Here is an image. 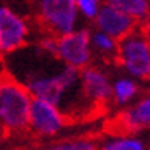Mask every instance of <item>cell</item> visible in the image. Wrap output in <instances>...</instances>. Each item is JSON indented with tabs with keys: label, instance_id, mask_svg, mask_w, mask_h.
<instances>
[{
	"label": "cell",
	"instance_id": "obj_1",
	"mask_svg": "<svg viewBox=\"0 0 150 150\" xmlns=\"http://www.w3.org/2000/svg\"><path fill=\"white\" fill-rule=\"evenodd\" d=\"M4 59L5 73L22 83L34 100L59 106L68 118H86L100 111L83 95L79 71L64 66L56 56L42 52L32 42Z\"/></svg>",
	"mask_w": 150,
	"mask_h": 150
},
{
	"label": "cell",
	"instance_id": "obj_2",
	"mask_svg": "<svg viewBox=\"0 0 150 150\" xmlns=\"http://www.w3.org/2000/svg\"><path fill=\"white\" fill-rule=\"evenodd\" d=\"M39 29L32 12L19 7L12 0H0V56H8L27 47Z\"/></svg>",
	"mask_w": 150,
	"mask_h": 150
},
{
	"label": "cell",
	"instance_id": "obj_3",
	"mask_svg": "<svg viewBox=\"0 0 150 150\" xmlns=\"http://www.w3.org/2000/svg\"><path fill=\"white\" fill-rule=\"evenodd\" d=\"M32 101V95L22 83L7 73L0 76V135L27 130Z\"/></svg>",
	"mask_w": 150,
	"mask_h": 150
},
{
	"label": "cell",
	"instance_id": "obj_4",
	"mask_svg": "<svg viewBox=\"0 0 150 150\" xmlns=\"http://www.w3.org/2000/svg\"><path fill=\"white\" fill-rule=\"evenodd\" d=\"M32 19L42 32L61 37L83 27V17L74 0H30Z\"/></svg>",
	"mask_w": 150,
	"mask_h": 150
},
{
	"label": "cell",
	"instance_id": "obj_5",
	"mask_svg": "<svg viewBox=\"0 0 150 150\" xmlns=\"http://www.w3.org/2000/svg\"><path fill=\"white\" fill-rule=\"evenodd\" d=\"M115 62L123 74L140 83L150 81V37L142 27L120 41Z\"/></svg>",
	"mask_w": 150,
	"mask_h": 150
},
{
	"label": "cell",
	"instance_id": "obj_6",
	"mask_svg": "<svg viewBox=\"0 0 150 150\" xmlns=\"http://www.w3.org/2000/svg\"><path fill=\"white\" fill-rule=\"evenodd\" d=\"M56 57L68 68L83 71L95 62V52L91 47V29L79 27L71 34L57 37Z\"/></svg>",
	"mask_w": 150,
	"mask_h": 150
},
{
	"label": "cell",
	"instance_id": "obj_7",
	"mask_svg": "<svg viewBox=\"0 0 150 150\" xmlns=\"http://www.w3.org/2000/svg\"><path fill=\"white\" fill-rule=\"evenodd\" d=\"M68 115L46 100H34L29 113L27 130L39 138H54L68 127Z\"/></svg>",
	"mask_w": 150,
	"mask_h": 150
},
{
	"label": "cell",
	"instance_id": "obj_8",
	"mask_svg": "<svg viewBox=\"0 0 150 150\" xmlns=\"http://www.w3.org/2000/svg\"><path fill=\"white\" fill-rule=\"evenodd\" d=\"M113 78L103 64L93 62L86 69L79 71V84L83 95L96 108H103L111 105V89H113Z\"/></svg>",
	"mask_w": 150,
	"mask_h": 150
},
{
	"label": "cell",
	"instance_id": "obj_9",
	"mask_svg": "<svg viewBox=\"0 0 150 150\" xmlns=\"http://www.w3.org/2000/svg\"><path fill=\"white\" fill-rule=\"evenodd\" d=\"M91 24H93V29L115 37L116 41L125 39L127 35H130L133 30L140 27V24H137L132 17L108 4H105V7L100 10V14L96 15V19Z\"/></svg>",
	"mask_w": 150,
	"mask_h": 150
},
{
	"label": "cell",
	"instance_id": "obj_10",
	"mask_svg": "<svg viewBox=\"0 0 150 150\" xmlns=\"http://www.w3.org/2000/svg\"><path fill=\"white\" fill-rule=\"evenodd\" d=\"M116 125L123 132L135 133L150 128V91L142 95L132 106L122 110L116 116Z\"/></svg>",
	"mask_w": 150,
	"mask_h": 150
},
{
	"label": "cell",
	"instance_id": "obj_11",
	"mask_svg": "<svg viewBox=\"0 0 150 150\" xmlns=\"http://www.w3.org/2000/svg\"><path fill=\"white\" fill-rule=\"evenodd\" d=\"M142 96V84L128 74H118L113 78L111 105L116 108H128Z\"/></svg>",
	"mask_w": 150,
	"mask_h": 150
},
{
	"label": "cell",
	"instance_id": "obj_12",
	"mask_svg": "<svg viewBox=\"0 0 150 150\" xmlns=\"http://www.w3.org/2000/svg\"><path fill=\"white\" fill-rule=\"evenodd\" d=\"M118 44L115 37L105 34L101 30L91 29V47L95 52V57L101 62H111L116 59V52H118Z\"/></svg>",
	"mask_w": 150,
	"mask_h": 150
},
{
	"label": "cell",
	"instance_id": "obj_13",
	"mask_svg": "<svg viewBox=\"0 0 150 150\" xmlns=\"http://www.w3.org/2000/svg\"><path fill=\"white\" fill-rule=\"evenodd\" d=\"M98 150H147V145L137 133L122 132L106 137L100 143Z\"/></svg>",
	"mask_w": 150,
	"mask_h": 150
},
{
	"label": "cell",
	"instance_id": "obj_14",
	"mask_svg": "<svg viewBox=\"0 0 150 150\" xmlns=\"http://www.w3.org/2000/svg\"><path fill=\"white\" fill-rule=\"evenodd\" d=\"M106 4L132 17L140 25L150 12V0H106Z\"/></svg>",
	"mask_w": 150,
	"mask_h": 150
},
{
	"label": "cell",
	"instance_id": "obj_15",
	"mask_svg": "<svg viewBox=\"0 0 150 150\" xmlns=\"http://www.w3.org/2000/svg\"><path fill=\"white\" fill-rule=\"evenodd\" d=\"M98 147L100 145L88 137H73L47 143L39 150H98Z\"/></svg>",
	"mask_w": 150,
	"mask_h": 150
},
{
	"label": "cell",
	"instance_id": "obj_16",
	"mask_svg": "<svg viewBox=\"0 0 150 150\" xmlns=\"http://www.w3.org/2000/svg\"><path fill=\"white\" fill-rule=\"evenodd\" d=\"M74 4L81 14L83 21L93 22L96 19V15L100 14V10L105 7L106 0H74Z\"/></svg>",
	"mask_w": 150,
	"mask_h": 150
},
{
	"label": "cell",
	"instance_id": "obj_17",
	"mask_svg": "<svg viewBox=\"0 0 150 150\" xmlns=\"http://www.w3.org/2000/svg\"><path fill=\"white\" fill-rule=\"evenodd\" d=\"M140 27H142L143 32H145V34L150 37V12H149V15H147V19L142 22V25H140Z\"/></svg>",
	"mask_w": 150,
	"mask_h": 150
},
{
	"label": "cell",
	"instance_id": "obj_18",
	"mask_svg": "<svg viewBox=\"0 0 150 150\" xmlns=\"http://www.w3.org/2000/svg\"><path fill=\"white\" fill-rule=\"evenodd\" d=\"M4 73H5V59L0 56V76L4 74Z\"/></svg>",
	"mask_w": 150,
	"mask_h": 150
}]
</instances>
